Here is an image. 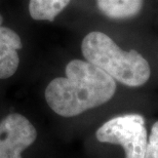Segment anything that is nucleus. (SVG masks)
Here are the masks:
<instances>
[{"instance_id": "nucleus-1", "label": "nucleus", "mask_w": 158, "mask_h": 158, "mask_svg": "<svg viewBox=\"0 0 158 158\" xmlns=\"http://www.w3.org/2000/svg\"><path fill=\"white\" fill-rule=\"evenodd\" d=\"M66 77L52 80L45 89L47 105L63 117H73L109 102L116 93V81L87 61L73 60Z\"/></svg>"}, {"instance_id": "nucleus-2", "label": "nucleus", "mask_w": 158, "mask_h": 158, "mask_svg": "<svg viewBox=\"0 0 158 158\" xmlns=\"http://www.w3.org/2000/svg\"><path fill=\"white\" fill-rule=\"evenodd\" d=\"M81 52L87 62L126 86H142L150 78V65L141 53L135 49L125 52L103 32L88 33L82 40Z\"/></svg>"}, {"instance_id": "nucleus-3", "label": "nucleus", "mask_w": 158, "mask_h": 158, "mask_svg": "<svg viewBox=\"0 0 158 158\" xmlns=\"http://www.w3.org/2000/svg\"><path fill=\"white\" fill-rule=\"evenodd\" d=\"M101 143L120 145L125 158H144L148 143V134L142 115L125 114L109 119L96 132Z\"/></svg>"}, {"instance_id": "nucleus-4", "label": "nucleus", "mask_w": 158, "mask_h": 158, "mask_svg": "<svg viewBox=\"0 0 158 158\" xmlns=\"http://www.w3.org/2000/svg\"><path fill=\"white\" fill-rule=\"evenodd\" d=\"M37 139V131L30 120L19 113H10L0 121V158H23L22 153Z\"/></svg>"}, {"instance_id": "nucleus-5", "label": "nucleus", "mask_w": 158, "mask_h": 158, "mask_svg": "<svg viewBox=\"0 0 158 158\" xmlns=\"http://www.w3.org/2000/svg\"><path fill=\"white\" fill-rule=\"evenodd\" d=\"M0 15V79L11 77L19 68L20 56L18 50L23 47L20 36L10 28L2 26Z\"/></svg>"}, {"instance_id": "nucleus-6", "label": "nucleus", "mask_w": 158, "mask_h": 158, "mask_svg": "<svg viewBox=\"0 0 158 158\" xmlns=\"http://www.w3.org/2000/svg\"><path fill=\"white\" fill-rule=\"evenodd\" d=\"M99 10L112 20H128L140 14L144 0H96Z\"/></svg>"}, {"instance_id": "nucleus-7", "label": "nucleus", "mask_w": 158, "mask_h": 158, "mask_svg": "<svg viewBox=\"0 0 158 158\" xmlns=\"http://www.w3.org/2000/svg\"><path fill=\"white\" fill-rule=\"evenodd\" d=\"M71 0H30L29 12L36 21L52 22Z\"/></svg>"}, {"instance_id": "nucleus-8", "label": "nucleus", "mask_w": 158, "mask_h": 158, "mask_svg": "<svg viewBox=\"0 0 158 158\" xmlns=\"http://www.w3.org/2000/svg\"><path fill=\"white\" fill-rule=\"evenodd\" d=\"M144 158H158V121L151 128Z\"/></svg>"}]
</instances>
